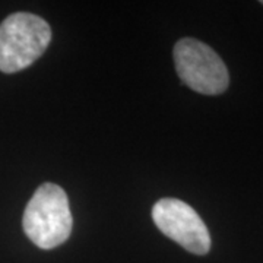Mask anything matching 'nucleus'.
<instances>
[{
  "instance_id": "nucleus-1",
  "label": "nucleus",
  "mask_w": 263,
  "mask_h": 263,
  "mask_svg": "<svg viewBox=\"0 0 263 263\" xmlns=\"http://www.w3.org/2000/svg\"><path fill=\"white\" fill-rule=\"evenodd\" d=\"M72 226L73 218L65 190L54 183L41 184L25 208L24 233L37 247L51 250L69 238Z\"/></svg>"
},
{
  "instance_id": "nucleus-2",
  "label": "nucleus",
  "mask_w": 263,
  "mask_h": 263,
  "mask_svg": "<svg viewBox=\"0 0 263 263\" xmlns=\"http://www.w3.org/2000/svg\"><path fill=\"white\" fill-rule=\"evenodd\" d=\"M51 41V28L37 15L18 12L0 24V70L16 73L43 56Z\"/></svg>"
},
{
  "instance_id": "nucleus-3",
  "label": "nucleus",
  "mask_w": 263,
  "mask_h": 263,
  "mask_svg": "<svg viewBox=\"0 0 263 263\" xmlns=\"http://www.w3.org/2000/svg\"><path fill=\"white\" fill-rule=\"evenodd\" d=\"M174 63L181 82L203 95L222 94L228 88L230 75L226 63L208 44L183 38L174 46Z\"/></svg>"
},
{
  "instance_id": "nucleus-4",
  "label": "nucleus",
  "mask_w": 263,
  "mask_h": 263,
  "mask_svg": "<svg viewBox=\"0 0 263 263\" xmlns=\"http://www.w3.org/2000/svg\"><path fill=\"white\" fill-rule=\"evenodd\" d=\"M152 219L173 241L193 254H206L211 249V235L205 222L193 208L183 200L165 197L152 208Z\"/></svg>"
},
{
  "instance_id": "nucleus-5",
  "label": "nucleus",
  "mask_w": 263,
  "mask_h": 263,
  "mask_svg": "<svg viewBox=\"0 0 263 263\" xmlns=\"http://www.w3.org/2000/svg\"><path fill=\"white\" fill-rule=\"evenodd\" d=\"M262 5H263V0H262Z\"/></svg>"
}]
</instances>
